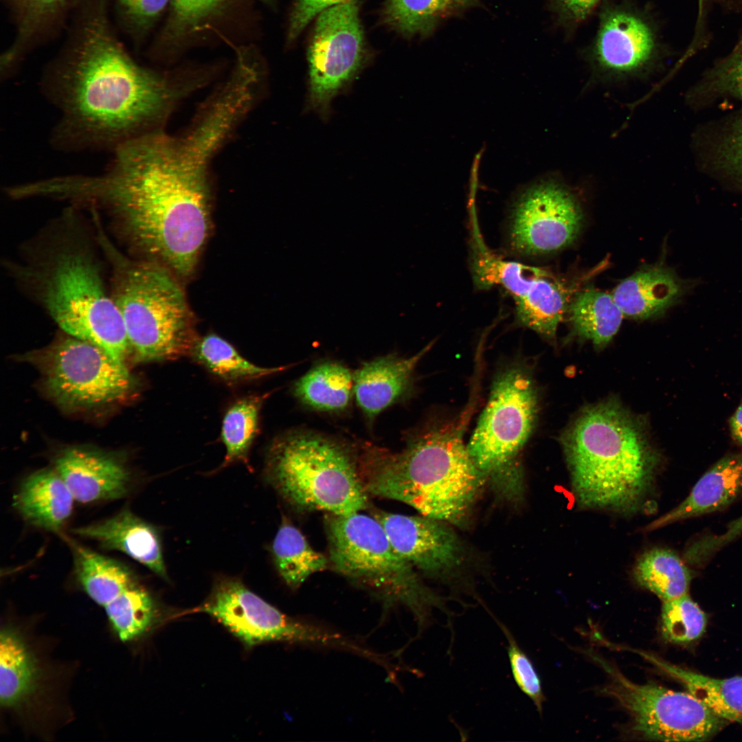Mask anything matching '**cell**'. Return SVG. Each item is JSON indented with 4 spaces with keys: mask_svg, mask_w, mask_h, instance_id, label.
<instances>
[{
    "mask_svg": "<svg viewBox=\"0 0 742 742\" xmlns=\"http://www.w3.org/2000/svg\"><path fill=\"white\" fill-rule=\"evenodd\" d=\"M222 141L202 123L181 138L156 130L117 148L102 174L52 177L48 193L103 210L150 260L187 278L208 237L207 164Z\"/></svg>",
    "mask_w": 742,
    "mask_h": 742,
    "instance_id": "obj_1",
    "label": "cell"
},
{
    "mask_svg": "<svg viewBox=\"0 0 742 742\" xmlns=\"http://www.w3.org/2000/svg\"><path fill=\"white\" fill-rule=\"evenodd\" d=\"M41 90L59 113L49 143L65 153L108 150L156 131L173 95L161 77L136 63L98 11Z\"/></svg>",
    "mask_w": 742,
    "mask_h": 742,
    "instance_id": "obj_2",
    "label": "cell"
},
{
    "mask_svg": "<svg viewBox=\"0 0 742 742\" xmlns=\"http://www.w3.org/2000/svg\"><path fill=\"white\" fill-rule=\"evenodd\" d=\"M471 407L459 420L415 436L401 451L363 445L357 460L369 495L400 501L447 524H463L486 483L463 440Z\"/></svg>",
    "mask_w": 742,
    "mask_h": 742,
    "instance_id": "obj_3",
    "label": "cell"
},
{
    "mask_svg": "<svg viewBox=\"0 0 742 742\" xmlns=\"http://www.w3.org/2000/svg\"><path fill=\"white\" fill-rule=\"evenodd\" d=\"M561 442L579 507L627 515L643 508L660 456L642 423L620 403L584 409Z\"/></svg>",
    "mask_w": 742,
    "mask_h": 742,
    "instance_id": "obj_4",
    "label": "cell"
},
{
    "mask_svg": "<svg viewBox=\"0 0 742 742\" xmlns=\"http://www.w3.org/2000/svg\"><path fill=\"white\" fill-rule=\"evenodd\" d=\"M98 241L112 267L111 297L126 328L136 362L190 356L198 337L176 275L152 260H132L99 229Z\"/></svg>",
    "mask_w": 742,
    "mask_h": 742,
    "instance_id": "obj_5",
    "label": "cell"
},
{
    "mask_svg": "<svg viewBox=\"0 0 742 742\" xmlns=\"http://www.w3.org/2000/svg\"><path fill=\"white\" fill-rule=\"evenodd\" d=\"M265 470L275 489L297 508L348 515L368 506L357 452L323 435L296 431L278 438Z\"/></svg>",
    "mask_w": 742,
    "mask_h": 742,
    "instance_id": "obj_6",
    "label": "cell"
},
{
    "mask_svg": "<svg viewBox=\"0 0 742 742\" xmlns=\"http://www.w3.org/2000/svg\"><path fill=\"white\" fill-rule=\"evenodd\" d=\"M47 258L32 269L31 278L51 317L68 335L124 361L129 352L124 323L89 252L63 245Z\"/></svg>",
    "mask_w": 742,
    "mask_h": 742,
    "instance_id": "obj_7",
    "label": "cell"
},
{
    "mask_svg": "<svg viewBox=\"0 0 742 742\" xmlns=\"http://www.w3.org/2000/svg\"><path fill=\"white\" fill-rule=\"evenodd\" d=\"M330 564L341 574L363 585L385 605L408 608L423 629L442 599L426 587L414 567L394 550L384 528L372 515L359 512L330 515L327 523Z\"/></svg>",
    "mask_w": 742,
    "mask_h": 742,
    "instance_id": "obj_8",
    "label": "cell"
},
{
    "mask_svg": "<svg viewBox=\"0 0 742 742\" xmlns=\"http://www.w3.org/2000/svg\"><path fill=\"white\" fill-rule=\"evenodd\" d=\"M537 412L532 378L521 365L499 373L489 399L468 443L469 453L486 482L502 498L517 502L524 492L518 459Z\"/></svg>",
    "mask_w": 742,
    "mask_h": 742,
    "instance_id": "obj_9",
    "label": "cell"
},
{
    "mask_svg": "<svg viewBox=\"0 0 742 742\" xmlns=\"http://www.w3.org/2000/svg\"><path fill=\"white\" fill-rule=\"evenodd\" d=\"M592 657L608 675L601 693L627 712L631 730L640 737L662 741H704L727 722L690 693L653 683L636 684L600 657Z\"/></svg>",
    "mask_w": 742,
    "mask_h": 742,
    "instance_id": "obj_10",
    "label": "cell"
},
{
    "mask_svg": "<svg viewBox=\"0 0 742 742\" xmlns=\"http://www.w3.org/2000/svg\"><path fill=\"white\" fill-rule=\"evenodd\" d=\"M196 611L207 613L246 646L280 641L343 649L363 654L365 648L340 633L287 616L236 578L221 577Z\"/></svg>",
    "mask_w": 742,
    "mask_h": 742,
    "instance_id": "obj_11",
    "label": "cell"
},
{
    "mask_svg": "<svg viewBox=\"0 0 742 742\" xmlns=\"http://www.w3.org/2000/svg\"><path fill=\"white\" fill-rule=\"evenodd\" d=\"M583 213L578 199L553 178L523 188L509 207L504 228L507 253L530 258L556 253L578 236Z\"/></svg>",
    "mask_w": 742,
    "mask_h": 742,
    "instance_id": "obj_12",
    "label": "cell"
},
{
    "mask_svg": "<svg viewBox=\"0 0 742 742\" xmlns=\"http://www.w3.org/2000/svg\"><path fill=\"white\" fill-rule=\"evenodd\" d=\"M41 368L48 394L66 408L111 403L124 398L134 386L124 361L70 335L45 351Z\"/></svg>",
    "mask_w": 742,
    "mask_h": 742,
    "instance_id": "obj_13",
    "label": "cell"
},
{
    "mask_svg": "<svg viewBox=\"0 0 742 742\" xmlns=\"http://www.w3.org/2000/svg\"><path fill=\"white\" fill-rule=\"evenodd\" d=\"M306 106L322 118L363 67L364 34L357 0L328 8L317 16L307 52Z\"/></svg>",
    "mask_w": 742,
    "mask_h": 742,
    "instance_id": "obj_14",
    "label": "cell"
},
{
    "mask_svg": "<svg viewBox=\"0 0 742 742\" xmlns=\"http://www.w3.org/2000/svg\"><path fill=\"white\" fill-rule=\"evenodd\" d=\"M472 269L477 286L500 285L512 297L518 324L554 338L568 309V293L548 271L493 255L480 241L473 246Z\"/></svg>",
    "mask_w": 742,
    "mask_h": 742,
    "instance_id": "obj_15",
    "label": "cell"
},
{
    "mask_svg": "<svg viewBox=\"0 0 742 742\" xmlns=\"http://www.w3.org/2000/svg\"><path fill=\"white\" fill-rule=\"evenodd\" d=\"M396 552L414 567L438 578H447L461 565V540L447 523L426 517L372 511Z\"/></svg>",
    "mask_w": 742,
    "mask_h": 742,
    "instance_id": "obj_16",
    "label": "cell"
},
{
    "mask_svg": "<svg viewBox=\"0 0 742 742\" xmlns=\"http://www.w3.org/2000/svg\"><path fill=\"white\" fill-rule=\"evenodd\" d=\"M55 469L81 503L120 499L131 486V474L124 462L100 451L66 449L56 458Z\"/></svg>",
    "mask_w": 742,
    "mask_h": 742,
    "instance_id": "obj_17",
    "label": "cell"
},
{
    "mask_svg": "<svg viewBox=\"0 0 742 742\" xmlns=\"http://www.w3.org/2000/svg\"><path fill=\"white\" fill-rule=\"evenodd\" d=\"M655 47L652 32L644 21L630 13L613 12L601 23L595 57L603 73L628 76L649 64Z\"/></svg>",
    "mask_w": 742,
    "mask_h": 742,
    "instance_id": "obj_18",
    "label": "cell"
},
{
    "mask_svg": "<svg viewBox=\"0 0 742 742\" xmlns=\"http://www.w3.org/2000/svg\"><path fill=\"white\" fill-rule=\"evenodd\" d=\"M684 280L670 267L642 269L621 281L612 296L624 315L644 319L664 314L699 284Z\"/></svg>",
    "mask_w": 742,
    "mask_h": 742,
    "instance_id": "obj_19",
    "label": "cell"
},
{
    "mask_svg": "<svg viewBox=\"0 0 742 742\" xmlns=\"http://www.w3.org/2000/svg\"><path fill=\"white\" fill-rule=\"evenodd\" d=\"M74 534L98 542L106 550L120 551L168 580L158 530L124 508L115 515L85 526Z\"/></svg>",
    "mask_w": 742,
    "mask_h": 742,
    "instance_id": "obj_20",
    "label": "cell"
},
{
    "mask_svg": "<svg viewBox=\"0 0 742 742\" xmlns=\"http://www.w3.org/2000/svg\"><path fill=\"white\" fill-rule=\"evenodd\" d=\"M44 673L39 659L22 633L5 625L0 633V704L19 712L40 694Z\"/></svg>",
    "mask_w": 742,
    "mask_h": 742,
    "instance_id": "obj_21",
    "label": "cell"
},
{
    "mask_svg": "<svg viewBox=\"0 0 742 742\" xmlns=\"http://www.w3.org/2000/svg\"><path fill=\"white\" fill-rule=\"evenodd\" d=\"M427 346L414 355L403 358L388 355L363 363L353 374L357 403L373 419L407 391L415 368L431 348Z\"/></svg>",
    "mask_w": 742,
    "mask_h": 742,
    "instance_id": "obj_22",
    "label": "cell"
},
{
    "mask_svg": "<svg viewBox=\"0 0 742 742\" xmlns=\"http://www.w3.org/2000/svg\"><path fill=\"white\" fill-rule=\"evenodd\" d=\"M742 493V453L717 461L697 481L677 506L644 528L652 531L681 520L721 510Z\"/></svg>",
    "mask_w": 742,
    "mask_h": 742,
    "instance_id": "obj_23",
    "label": "cell"
},
{
    "mask_svg": "<svg viewBox=\"0 0 742 742\" xmlns=\"http://www.w3.org/2000/svg\"><path fill=\"white\" fill-rule=\"evenodd\" d=\"M74 500L57 471L47 469L23 480L14 496L13 506L29 524L57 532L69 518Z\"/></svg>",
    "mask_w": 742,
    "mask_h": 742,
    "instance_id": "obj_24",
    "label": "cell"
},
{
    "mask_svg": "<svg viewBox=\"0 0 742 742\" xmlns=\"http://www.w3.org/2000/svg\"><path fill=\"white\" fill-rule=\"evenodd\" d=\"M72 550L76 579L85 592L103 609L139 582L127 567L74 541Z\"/></svg>",
    "mask_w": 742,
    "mask_h": 742,
    "instance_id": "obj_25",
    "label": "cell"
},
{
    "mask_svg": "<svg viewBox=\"0 0 742 742\" xmlns=\"http://www.w3.org/2000/svg\"><path fill=\"white\" fill-rule=\"evenodd\" d=\"M680 681L692 694L726 721L742 723V676L713 678L668 663L651 654L636 651Z\"/></svg>",
    "mask_w": 742,
    "mask_h": 742,
    "instance_id": "obj_26",
    "label": "cell"
},
{
    "mask_svg": "<svg viewBox=\"0 0 742 742\" xmlns=\"http://www.w3.org/2000/svg\"><path fill=\"white\" fill-rule=\"evenodd\" d=\"M567 311L576 333L598 347L616 334L624 315L612 295L592 287L577 293Z\"/></svg>",
    "mask_w": 742,
    "mask_h": 742,
    "instance_id": "obj_27",
    "label": "cell"
},
{
    "mask_svg": "<svg viewBox=\"0 0 742 742\" xmlns=\"http://www.w3.org/2000/svg\"><path fill=\"white\" fill-rule=\"evenodd\" d=\"M353 390V374L344 366L324 362L299 379L293 386L296 397L319 411L339 412L348 405Z\"/></svg>",
    "mask_w": 742,
    "mask_h": 742,
    "instance_id": "obj_28",
    "label": "cell"
},
{
    "mask_svg": "<svg viewBox=\"0 0 742 742\" xmlns=\"http://www.w3.org/2000/svg\"><path fill=\"white\" fill-rule=\"evenodd\" d=\"M272 554L279 574L292 589L298 588L311 575L325 570L330 563L286 519L282 521L273 539Z\"/></svg>",
    "mask_w": 742,
    "mask_h": 742,
    "instance_id": "obj_29",
    "label": "cell"
},
{
    "mask_svg": "<svg viewBox=\"0 0 742 742\" xmlns=\"http://www.w3.org/2000/svg\"><path fill=\"white\" fill-rule=\"evenodd\" d=\"M190 356L209 372L230 384L258 380L285 369L256 366L241 356L226 340L214 334L198 337Z\"/></svg>",
    "mask_w": 742,
    "mask_h": 742,
    "instance_id": "obj_30",
    "label": "cell"
},
{
    "mask_svg": "<svg viewBox=\"0 0 742 742\" xmlns=\"http://www.w3.org/2000/svg\"><path fill=\"white\" fill-rule=\"evenodd\" d=\"M638 585L662 600L688 594L692 572L674 551L654 548L641 555L633 570Z\"/></svg>",
    "mask_w": 742,
    "mask_h": 742,
    "instance_id": "obj_31",
    "label": "cell"
},
{
    "mask_svg": "<svg viewBox=\"0 0 742 742\" xmlns=\"http://www.w3.org/2000/svg\"><path fill=\"white\" fill-rule=\"evenodd\" d=\"M268 394L249 395L234 401L223 416L221 440L226 449L219 469L236 462H248V456L260 430V415Z\"/></svg>",
    "mask_w": 742,
    "mask_h": 742,
    "instance_id": "obj_32",
    "label": "cell"
},
{
    "mask_svg": "<svg viewBox=\"0 0 742 742\" xmlns=\"http://www.w3.org/2000/svg\"><path fill=\"white\" fill-rule=\"evenodd\" d=\"M475 0H386L385 22L406 36L425 35Z\"/></svg>",
    "mask_w": 742,
    "mask_h": 742,
    "instance_id": "obj_33",
    "label": "cell"
},
{
    "mask_svg": "<svg viewBox=\"0 0 742 742\" xmlns=\"http://www.w3.org/2000/svg\"><path fill=\"white\" fill-rule=\"evenodd\" d=\"M706 625V614L688 594L663 601L661 631L666 641L674 644L694 642L702 636Z\"/></svg>",
    "mask_w": 742,
    "mask_h": 742,
    "instance_id": "obj_34",
    "label": "cell"
},
{
    "mask_svg": "<svg viewBox=\"0 0 742 742\" xmlns=\"http://www.w3.org/2000/svg\"><path fill=\"white\" fill-rule=\"evenodd\" d=\"M698 87L705 93L730 96L742 102V32L732 49L705 72Z\"/></svg>",
    "mask_w": 742,
    "mask_h": 742,
    "instance_id": "obj_35",
    "label": "cell"
},
{
    "mask_svg": "<svg viewBox=\"0 0 742 742\" xmlns=\"http://www.w3.org/2000/svg\"><path fill=\"white\" fill-rule=\"evenodd\" d=\"M508 641V657L513 679L524 693L541 712L544 695L540 678L530 659L519 647L512 633L503 623L495 619Z\"/></svg>",
    "mask_w": 742,
    "mask_h": 742,
    "instance_id": "obj_36",
    "label": "cell"
},
{
    "mask_svg": "<svg viewBox=\"0 0 742 742\" xmlns=\"http://www.w3.org/2000/svg\"><path fill=\"white\" fill-rule=\"evenodd\" d=\"M714 156L716 166L742 190V113L715 142Z\"/></svg>",
    "mask_w": 742,
    "mask_h": 742,
    "instance_id": "obj_37",
    "label": "cell"
},
{
    "mask_svg": "<svg viewBox=\"0 0 742 742\" xmlns=\"http://www.w3.org/2000/svg\"><path fill=\"white\" fill-rule=\"evenodd\" d=\"M742 533V515L730 522L719 535H707L693 542L685 551L684 558L691 564H701L722 547Z\"/></svg>",
    "mask_w": 742,
    "mask_h": 742,
    "instance_id": "obj_38",
    "label": "cell"
},
{
    "mask_svg": "<svg viewBox=\"0 0 742 742\" xmlns=\"http://www.w3.org/2000/svg\"><path fill=\"white\" fill-rule=\"evenodd\" d=\"M21 14V34L29 35L36 25L58 14L70 0H13Z\"/></svg>",
    "mask_w": 742,
    "mask_h": 742,
    "instance_id": "obj_39",
    "label": "cell"
},
{
    "mask_svg": "<svg viewBox=\"0 0 742 742\" xmlns=\"http://www.w3.org/2000/svg\"><path fill=\"white\" fill-rule=\"evenodd\" d=\"M224 0H172L176 27L184 30L198 24Z\"/></svg>",
    "mask_w": 742,
    "mask_h": 742,
    "instance_id": "obj_40",
    "label": "cell"
},
{
    "mask_svg": "<svg viewBox=\"0 0 742 742\" xmlns=\"http://www.w3.org/2000/svg\"><path fill=\"white\" fill-rule=\"evenodd\" d=\"M170 0H118L123 16L133 27H147Z\"/></svg>",
    "mask_w": 742,
    "mask_h": 742,
    "instance_id": "obj_41",
    "label": "cell"
},
{
    "mask_svg": "<svg viewBox=\"0 0 742 742\" xmlns=\"http://www.w3.org/2000/svg\"><path fill=\"white\" fill-rule=\"evenodd\" d=\"M349 0H296L289 21L288 38H296L311 21L324 10Z\"/></svg>",
    "mask_w": 742,
    "mask_h": 742,
    "instance_id": "obj_42",
    "label": "cell"
},
{
    "mask_svg": "<svg viewBox=\"0 0 742 742\" xmlns=\"http://www.w3.org/2000/svg\"><path fill=\"white\" fill-rule=\"evenodd\" d=\"M697 10L695 25L706 28L710 25V17L715 10L726 13L742 14V0H697Z\"/></svg>",
    "mask_w": 742,
    "mask_h": 742,
    "instance_id": "obj_43",
    "label": "cell"
},
{
    "mask_svg": "<svg viewBox=\"0 0 742 742\" xmlns=\"http://www.w3.org/2000/svg\"><path fill=\"white\" fill-rule=\"evenodd\" d=\"M561 12L574 21H581L600 0H554Z\"/></svg>",
    "mask_w": 742,
    "mask_h": 742,
    "instance_id": "obj_44",
    "label": "cell"
},
{
    "mask_svg": "<svg viewBox=\"0 0 742 742\" xmlns=\"http://www.w3.org/2000/svg\"><path fill=\"white\" fill-rule=\"evenodd\" d=\"M729 425L732 438L738 445L742 446V404L731 416Z\"/></svg>",
    "mask_w": 742,
    "mask_h": 742,
    "instance_id": "obj_45",
    "label": "cell"
}]
</instances>
